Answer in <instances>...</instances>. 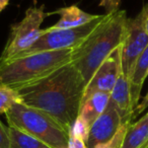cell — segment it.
Segmentation results:
<instances>
[{"label": "cell", "instance_id": "1", "mask_svg": "<svg viewBox=\"0 0 148 148\" xmlns=\"http://www.w3.org/2000/svg\"><path fill=\"white\" fill-rule=\"evenodd\" d=\"M85 87L82 75L70 62L18 93L23 103L46 113L70 131L79 115Z\"/></svg>", "mask_w": 148, "mask_h": 148}, {"label": "cell", "instance_id": "2", "mask_svg": "<svg viewBox=\"0 0 148 148\" xmlns=\"http://www.w3.org/2000/svg\"><path fill=\"white\" fill-rule=\"evenodd\" d=\"M127 19V12L122 9L106 13L101 25L73 50L71 63L80 72L86 84L99 65L122 45Z\"/></svg>", "mask_w": 148, "mask_h": 148}, {"label": "cell", "instance_id": "3", "mask_svg": "<svg viewBox=\"0 0 148 148\" xmlns=\"http://www.w3.org/2000/svg\"><path fill=\"white\" fill-rule=\"evenodd\" d=\"M73 50L45 51L0 62V83L18 91L70 63Z\"/></svg>", "mask_w": 148, "mask_h": 148}, {"label": "cell", "instance_id": "4", "mask_svg": "<svg viewBox=\"0 0 148 148\" xmlns=\"http://www.w3.org/2000/svg\"><path fill=\"white\" fill-rule=\"evenodd\" d=\"M5 116L9 127L25 132L52 148H68L69 131L44 112L19 103Z\"/></svg>", "mask_w": 148, "mask_h": 148}, {"label": "cell", "instance_id": "5", "mask_svg": "<svg viewBox=\"0 0 148 148\" xmlns=\"http://www.w3.org/2000/svg\"><path fill=\"white\" fill-rule=\"evenodd\" d=\"M50 15V12H44V5L29 7L25 11V17L11 25L7 43L0 56V62L7 61L32 47L45 34V29H41V25Z\"/></svg>", "mask_w": 148, "mask_h": 148}, {"label": "cell", "instance_id": "6", "mask_svg": "<svg viewBox=\"0 0 148 148\" xmlns=\"http://www.w3.org/2000/svg\"><path fill=\"white\" fill-rule=\"evenodd\" d=\"M105 17L106 13L99 14V16L91 23L78 27H74V29H55V31H48L47 29H45V34L32 47L21 52L15 57L31 55V54L45 51H58V50L68 49L74 50L86 40V38L101 25Z\"/></svg>", "mask_w": 148, "mask_h": 148}, {"label": "cell", "instance_id": "7", "mask_svg": "<svg viewBox=\"0 0 148 148\" xmlns=\"http://www.w3.org/2000/svg\"><path fill=\"white\" fill-rule=\"evenodd\" d=\"M148 46V34L144 27L143 16L140 12L134 18H128L124 41L121 45L122 71L130 79L136 61Z\"/></svg>", "mask_w": 148, "mask_h": 148}, {"label": "cell", "instance_id": "8", "mask_svg": "<svg viewBox=\"0 0 148 148\" xmlns=\"http://www.w3.org/2000/svg\"><path fill=\"white\" fill-rule=\"evenodd\" d=\"M121 71L122 63L120 46L99 65L95 72L89 82L86 84L82 101L95 92L111 93Z\"/></svg>", "mask_w": 148, "mask_h": 148}, {"label": "cell", "instance_id": "9", "mask_svg": "<svg viewBox=\"0 0 148 148\" xmlns=\"http://www.w3.org/2000/svg\"><path fill=\"white\" fill-rule=\"evenodd\" d=\"M123 124L119 111L110 99L105 112L90 126L88 136L85 141L86 148H93L97 144L111 140Z\"/></svg>", "mask_w": 148, "mask_h": 148}, {"label": "cell", "instance_id": "10", "mask_svg": "<svg viewBox=\"0 0 148 148\" xmlns=\"http://www.w3.org/2000/svg\"><path fill=\"white\" fill-rule=\"evenodd\" d=\"M111 101L115 105L123 120V123H132L134 108L132 105L129 80L121 71L118 80L111 92Z\"/></svg>", "mask_w": 148, "mask_h": 148}, {"label": "cell", "instance_id": "11", "mask_svg": "<svg viewBox=\"0 0 148 148\" xmlns=\"http://www.w3.org/2000/svg\"><path fill=\"white\" fill-rule=\"evenodd\" d=\"M52 14H59L60 19L48 27V31H55V29H74L81 25H84L88 23H91L95 18L99 16V14H90L82 9H80L76 5H71L68 7H61V8L50 12Z\"/></svg>", "mask_w": 148, "mask_h": 148}, {"label": "cell", "instance_id": "12", "mask_svg": "<svg viewBox=\"0 0 148 148\" xmlns=\"http://www.w3.org/2000/svg\"><path fill=\"white\" fill-rule=\"evenodd\" d=\"M111 99V93L95 92L82 101L78 117H80L87 125L90 126L93 122L105 112Z\"/></svg>", "mask_w": 148, "mask_h": 148}, {"label": "cell", "instance_id": "13", "mask_svg": "<svg viewBox=\"0 0 148 148\" xmlns=\"http://www.w3.org/2000/svg\"><path fill=\"white\" fill-rule=\"evenodd\" d=\"M148 75V46L140 55L136 64L134 66L132 75L129 79L130 85V93H131L132 105H133L134 111L140 103V97H141V90L143 86L144 80Z\"/></svg>", "mask_w": 148, "mask_h": 148}, {"label": "cell", "instance_id": "14", "mask_svg": "<svg viewBox=\"0 0 148 148\" xmlns=\"http://www.w3.org/2000/svg\"><path fill=\"white\" fill-rule=\"evenodd\" d=\"M148 142V113L128 127L121 148H140Z\"/></svg>", "mask_w": 148, "mask_h": 148}, {"label": "cell", "instance_id": "15", "mask_svg": "<svg viewBox=\"0 0 148 148\" xmlns=\"http://www.w3.org/2000/svg\"><path fill=\"white\" fill-rule=\"evenodd\" d=\"M10 148H52L43 141L8 126Z\"/></svg>", "mask_w": 148, "mask_h": 148}, {"label": "cell", "instance_id": "16", "mask_svg": "<svg viewBox=\"0 0 148 148\" xmlns=\"http://www.w3.org/2000/svg\"><path fill=\"white\" fill-rule=\"evenodd\" d=\"M23 103L18 91L0 83V116L5 115L15 103Z\"/></svg>", "mask_w": 148, "mask_h": 148}, {"label": "cell", "instance_id": "17", "mask_svg": "<svg viewBox=\"0 0 148 148\" xmlns=\"http://www.w3.org/2000/svg\"><path fill=\"white\" fill-rule=\"evenodd\" d=\"M131 123H126L123 124L121 126L118 132L115 134L113 138L109 141L105 142V143H101V144H97V146H95L93 148H121L122 143L124 141V138L126 136V133H127V130L128 127Z\"/></svg>", "mask_w": 148, "mask_h": 148}, {"label": "cell", "instance_id": "18", "mask_svg": "<svg viewBox=\"0 0 148 148\" xmlns=\"http://www.w3.org/2000/svg\"><path fill=\"white\" fill-rule=\"evenodd\" d=\"M89 129H90L89 126L80 117H77V119L75 120V122L72 125L69 133H72L74 135L78 136V137H81L82 139H84L86 141L87 136H88L89 133Z\"/></svg>", "mask_w": 148, "mask_h": 148}, {"label": "cell", "instance_id": "19", "mask_svg": "<svg viewBox=\"0 0 148 148\" xmlns=\"http://www.w3.org/2000/svg\"><path fill=\"white\" fill-rule=\"evenodd\" d=\"M0 148H10L8 127H5L0 121Z\"/></svg>", "mask_w": 148, "mask_h": 148}, {"label": "cell", "instance_id": "20", "mask_svg": "<svg viewBox=\"0 0 148 148\" xmlns=\"http://www.w3.org/2000/svg\"><path fill=\"white\" fill-rule=\"evenodd\" d=\"M121 0H99V6L103 7L106 13L115 12L119 10Z\"/></svg>", "mask_w": 148, "mask_h": 148}, {"label": "cell", "instance_id": "21", "mask_svg": "<svg viewBox=\"0 0 148 148\" xmlns=\"http://www.w3.org/2000/svg\"><path fill=\"white\" fill-rule=\"evenodd\" d=\"M68 148H86L85 140L81 137L69 133V141H68Z\"/></svg>", "mask_w": 148, "mask_h": 148}, {"label": "cell", "instance_id": "22", "mask_svg": "<svg viewBox=\"0 0 148 148\" xmlns=\"http://www.w3.org/2000/svg\"><path fill=\"white\" fill-rule=\"evenodd\" d=\"M148 108V91L146 93V95L143 97V99L141 101V103H139V105L137 106V108L134 111V115H133V120L135 119L137 116H139L141 113H143L146 109Z\"/></svg>", "mask_w": 148, "mask_h": 148}, {"label": "cell", "instance_id": "23", "mask_svg": "<svg viewBox=\"0 0 148 148\" xmlns=\"http://www.w3.org/2000/svg\"><path fill=\"white\" fill-rule=\"evenodd\" d=\"M140 12L142 13V16H143V23H144L145 31L148 34V4H146Z\"/></svg>", "mask_w": 148, "mask_h": 148}, {"label": "cell", "instance_id": "24", "mask_svg": "<svg viewBox=\"0 0 148 148\" xmlns=\"http://www.w3.org/2000/svg\"><path fill=\"white\" fill-rule=\"evenodd\" d=\"M10 0H0V12H2L5 8L7 7V5L9 4Z\"/></svg>", "mask_w": 148, "mask_h": 148}, {"label": "cell", "instance_id": "25", "mask_svg": "<svg viewBox=\"0 0 148 148\" xmlns=\"http://www.w3.org/2000/svg\"><path fill=\"white\" fill-rule=\"evenodd\" d=\"M140 148H148V142L146 144H144V145L142 146V147H140Z\"/></svg>", "mask_w": 148, "mask_h": 148}]
</instances>
